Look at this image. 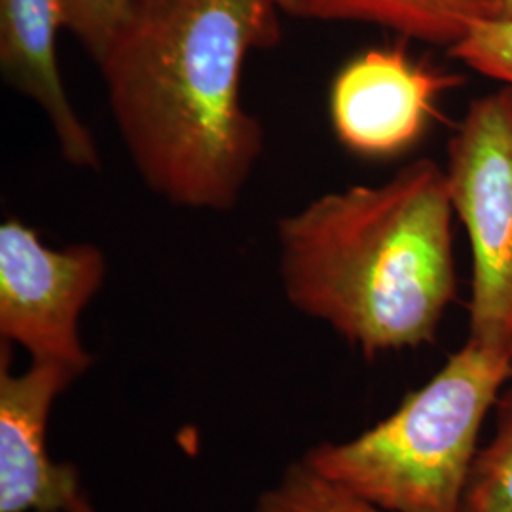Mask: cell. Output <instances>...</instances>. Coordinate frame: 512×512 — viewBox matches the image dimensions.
I'll return each mask as SVG.
<instances>
[{"mask_svg":"<svg viewBox=\"0 0 512 512\" xmlns=\"http://www.w3.org/2000/svg\"><path fill=\"white\" fill-rule=\"evenodd\" d=\"M69 29L99 67L133 25L145 0H57Z\"/></svg>","mask_w":512,"mask_h":512,"instance_id":"cell-12","label":"cell"},{"mask_svg":"<svg viewBox=\"0 0 512 512\" xmlns=\"http://www.w3.org/2000/svg\"><path fill=\"white\" fill-rule=\"evenodd\" d=\"M107 275L105 253L92 243L48 247L23 220L0 224V336L33 361L67 366L78 376L92 355L78 336L80 313Z\"/></svg>","mask_w":512,"mask_h":512,"instance_id":"cell-5","label":"cell"},{"mask_svg":"<svg viewBox=\"0 0 512 512\" xmlns=\"http://www.w3.org/2000/svg\"><path fill=\"white\" fill-rule=\"evenodd\" d=\"M275 2H277V6L281 8V12H285V14H287V8L291 6V2H293V0H275Z\"/></svg>","mask_w":512,"mask_h":512,"instance_id":"cell-16","label":"cell"},{"mask_svg":"<svg viewBox=\"0 0 512 512\" xmlns=\"http://www.w3.org/2000/svg\"><path fill=\"white\" fill-rule=\"evenodd\" d=\"M461 82L459 74L414 61L403 46L366 50L330 84V126L340 145L357 156H401L437 118L440 97Z\"/></svg>","mask_w":512,"mask_h":512,"instance_id":"cell-6","label":"cell"},{"mask_svg":"<svg viewBox=\"0 0 512 512\" xmlns=\"http://www.w3.org/2000/svg\"><path fill=\"white\" fill-rule=\"evenodd\" d=\"M275 0H145L99 65L139 177L165 202L230 211L264 152L241 103L249 54L281 40Z\"/></svg>","mask_w":512,"mask_h":512,"instance_id":"cell-1","label":"cell"},{"mask_svg":"<svg viewBox=\"0 0 512 512\" xmlns=\"http://www.w3.org/2000/svg\"><path fill=\"white\" fill-rule=\"evenodd\" d=\"M448 54L475 73L512 86V19L478 23Z\"/></svg>","mask_w":512,"mask_h":512,"instance_id":"cell-13","label":"cell"},{"mask_svg":"<svg viewBox=\"0 0 512 512\" xmlns=\"http://www.w3.org/2000/svg\"><path fill=\"white\" fill-rule=\"evenodd\" d=\"M461 512H512V389L495 403L494 437L476 454Z\"/></svg>","mask_w":512,"mask_h":512,"instance_id":"cell-10","label":"cell"},{"mask_svg":"<svg viewBox=\"0 0 512 512\" xmlns=\"http://www.w3.org/2000/svg\"><path fill=\"white\" fill-rule=\"evenodd\" d=\"M74 378L71 368L48 361L16 376L2 344L0 512H67L80 495L73 465H57L46 448L50 408Z\"/></svg>","mask_w":512,"mask_h":512,"instance_id":"cell-7","label":"cell"},{"mask_svg":"<svg viewBox=\"0 0 512 512\" xmlns=\"http://www.w3.org/2000/svg\"><path fill=\"white\" fill-rule=\"evenodd\" d=\"M253 512H387L317 475L304 461L291 467Z\"/></svg>","mask_w":512,"mask_h":512,"instance_id":"cell-11","label":"cell"},{"mask_svg":"<svg viewBox=\"0 0 512 512\" xmlns=\"http://www.w3.org/2000/svg\"><path fill=\"white\" fill-rule=\"evenodd\" d=\"M287 14L380 25L450 50L478 23L499 18L501 0H293Z\"/></svg>","mask_w":512,"mask_h":512,"instance_id":"cell-9","label":"cell"},{"mask_svg":"<svg viewBox=\"0 0 512 512\" xmlns=\"http://www.w3.org/2000/svg\"><path fill=\"white\" fill-rule=\"evenodd\" d=\"M499 18L512 19V0H501V16Z\"/></svg>","mask_w":512,"mask_h":512,"instance_id":"cell-15","label":"cell"},{"mask_svg":"<svg viewBox=\"0 0 512 512\" xmlns=\"http://www.w3.org/2000/svg\"><path fill=\"white\" fill-rule=\"evenodd\" d=\"M511 378L512 357L467 338L391 416L304 463L387 512H461L482 425Z\"/></svg>","mask_w":512,"mask_h":512,"instance_id":"cell-3","label":"cell"},{"mask_svg":"<svg viewBox=\"0 0 512 512\" xmlns=\"http://www.w3.org/2000/svg\"><path fill=\"white\" fill-rule=\"evenodd\" d=\"M63 29L57 0H0V73L6 86L37 103L46 114L67 164L101 169L90 129L80 120L57 63Z\"/></svg>","mask_w":512,"mask_h":512,"instance_id":"cell-8","label":"cell"},{"mask_svg":"<svg viewBox=\"0 0 512 512\" xmlns=\"http://www.w3.org/2000/svg\"><path fill=\"white\" fill-rule=\"evenodd\" d=\"M67 512H95V509L88 503V499L80 494L74 499L73 503H71V507H69V511Z\"/></svg>","mask_w":512,"mask_h":512,"instance_id":"cell-14","label":"cell"},{"mask_svg":"<svg viewBox=\"0 0 512 512\" xmlns=\"http://www.w3.org/2000/svg\"><path fill=\"white\" fill-rule=\"evenodd\" d=\"M456 211L442 165L327 192L277 220L289 302L366 359L437 340L458 294Z\"/></svg>","mask_w":512,"mask_h":512,"instance_id":"cell-2","label":"cell"},{"mask_svg":"<svg viewBox=\"0 0 512 512\" xmlns=\"http://www.w3.org/2000/svg\"><path fill=\"white\" fill-rule=\"evenodd\" d=\"M446 154L450 198L473 255L469 340L512 357V86L476 97Z\"/></svg>","mask_w":512,"mask_h":512,"instance_id":"cell-4","label":"cell"}]
</instances>
